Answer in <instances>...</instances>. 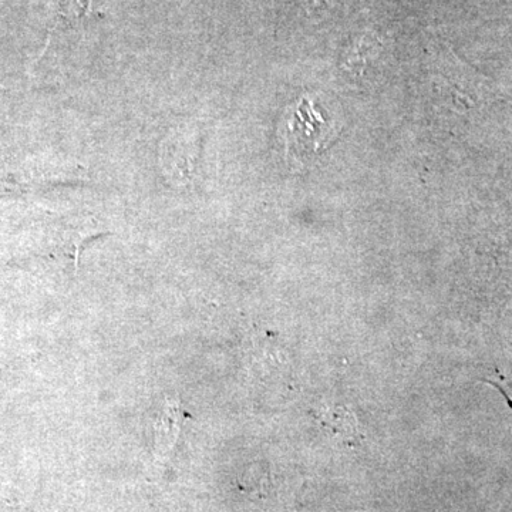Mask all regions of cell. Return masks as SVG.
Wrapping results in <instances>:
<instances>
[{
  "instance_id": "cell-2",
  "label": "cell",
  "mask_w": 512,
  "mask_h": 512,
  "mask_svg": "<svg viewBox=\"0 0 512 512\" xmlns=\"http://www.w3.org/2000/svg\"><path fill=\"white\" fill-rule=\"evenodd\" d=\"M165 410H167L165 419L157 424V443L160 450L165 446V451H170L180 434V424H178V417L174 416L178 409L168 406V409Z\"/></svg>"
},
{
  "instance_id": "cell-1",
  "label": "cell",
  "mask_w": 512,
  "mask_h": 512,
  "mask_svg": "<svg viewBox=\"0 0 512 512\" xmlns=\"http://www.w3.org/2000/svg\"><path fill=\"white\" fill-rule=\"evenodd\" d=\"M282 134L288 160L305 163L328 144L333 126L315 109L311 97L305 96L286 111Z\"/></svg>"
}]
</instances>
